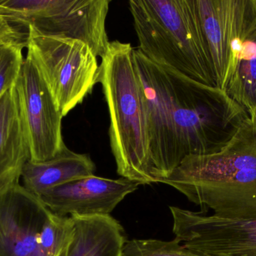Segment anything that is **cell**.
<instances>
[{
  "label": "cell",
  "mask_w": 256,
  "mask_h": 256,
  "mask_svg": "<svg viewBox=\"0 0 256 256\" xmlns=\"http://www.w3.org/2000/svg\"><path fill=\"white\" fill-rule=\"evenodd\" d=\"M159 183L210 209L214 216L256 219V124L248 119L220 151L186 156Z\"/></svg>",
  "instance_id": "obj_1"
},
{
  "label": "cell",
  "mask_w": 256,
  "mask_h": 256,
  "mask_svg": "<svg viewBox=\"0 0 256 256\" xmlns=\"http://www.w3.org/2000/svg\"><path fill=\"white\" fill-rule=\"evenodd\" d=\"M130 44L114 41L99 65L109 111L111 150L121 177L138 184L156 183L150 171L147 111Z\"/></svg>",
  "instance_id": "obj_2"
},
{
  "label": "cell",
  "mask_w": 256,
  "mask_h": 256,
  "mask_svg": "<svg viewBox=\"0 0 256 256\" xmlns=\"http://www.w3.org/2000/svg\"><path fill=\"white\" fill-rule=\"evenodd\" d=\"M140 50L150 61L216 87L194 0H130Z\"/></svg>",
  "instance_id": "obj_3"
},
{
  "label": "cell",
  "mask_w": 256,
  "mask_h": 256,
  "mask_svg": "<svg viewBox=\"0 0 256 256\" xmlns=\"http://www.w3.org/2000/svg\"><path fill=\"white\" fill-rule=\"evenodd\" d=\"M162 67L170 92L180 162L186 156L220 151L250 118L249 114L221 89Z\"/></svg>",
  "instance_id": "obj_4"
},
{
  "label": "cell",
  "mask_w": 256,
  "mask_h": 256,
  "mask_svg": "<svg viewBox=\"0 0 256 256\" xmlns=\"http://www.w3.org/2000/svg\"><path fill=\"white\" fill-rule=\"evenodd\" d=\"M27 55L40 72L63 117L81 104L96 84L99 65L87 44L28 30Z\"/></svg>",
  "instance_id": "obj_5"
},
{
  "label": "cell",
  "mask_w": 256,
  "mask_h": 256,
  "mask_svg": "<svg viewBox=\"0 0 256 256\" xmlns=\"http://www.w3.org/2000/svg\"><path fill=\"white\" fill-rule=\"evenodd\" d=\"M20 117L30 150V160L43 162L64 147L62 114L31 59H24L14 85Z\"/></svg>",
  "instance_id": "obj_6"
},
{
  "label": "cell",
  "mask_w": 256,
  "mask_h": 256,
  "mask_svg": "<svg viewBox=\"0 0 256 256\" xmlns=\"http://www.w3.org/2000/svg\"><path fill=\"white\" fill-rule=\"evenodd\" d=\"M147 111L150 171L156 183L170 175L180 162L170 92L164 68L134 49Z\"/></svg>",
  "instance_id": "obj_7"
},
{
  "label": "cell",
  "mask_w": 256,
  "mask_h": 256,
  "mask_svg": "<svg viewBox=\"0 0 256 256\" xmlns=\"http://www.w3.org/2000/svg\"><path fill=\"white\" fill-rule=\"evenodd\" d=\"M174 240L210 256H256V219L232 220L170 207Z\"/></svg>",
  "instance_id": "obj_8"
},
{
  "label": "cell",
  "mask_w": 256,
  "mask_h": 256,
  "mask_svg": "<svg viewBox=\"0 0 256 256\" xmlns=\"http://www.w3.org/2000/svg\"><path fill=\"white\" fill-rule=\"evenodd\" d=\"M109 0H44L36 16L39 35L68 38L87 44L100 59L110 42L106 21Z\"/></svg>",
  "instance_id": "obj_9"
},
{
  "label": "cell",
  "mask_w": 256,
  "mask_h": 256,
  "mask_svg": "<svg viewBox=\"0 0 256 256\" xmlns=\"http://www.w3.org/2000/svg\"><path fill=\"white\" fill-rule=\"evenodd\" d=\"M51 213L19 181L0 187V256H40V235Z\"/></svg>",
  "instance_id": "obj_10"
},
{
  "label": "cell",
  "mask_w": 256,
  "mask_h": 256,
  "mask_svg": "<svg viewBox=\"0 0 256 256\" xmlns=\"http://www.w3.org/2000/svg\"><path fill=\"white\" fill-rule=\"evenodd\" d=\"M224 91L250 114L256 108V0H232Z\"/></svg>",
  "instance_id": "obj_11"
},
{
  "label": "cell",
  "mask_w": 256,
  "mask_h": 256,
  "mask_svg": "<svg viewBox=\"0 0 256 256\" xmlns=\"http://www.w3.org/2000/svg\"><path fill=\"white\" fill-rule=\"evenodd\" d=\"M138 183L91 175L81 177L50 189L39 197L55 214L76 217L110 216Z\"/></svg>",
  "instance_id": "obj_12"
},
{
  "label": "cell",
  "mask_w": 256,
  "mask_h": 256,
  "mask_svg": "<svg viewBox=\"0 0 256 256\" xmlns=\"http://www.w3.org/2000/svg\"><path fill=\"white\" fill-rule=\"evenodd\" d=\"M30 159L14 87L0 98V187L19 181Z\"/></svg>",
  "instance_id": "obj_13"
},
{
  "label": "cell",
  "mask_w": 256,
  "mask_h": 256,
  "mask_svg": "<svg viewBox=\"0 0 256 256\" xmlns=\"http://www.w3.org/2000/svg\"><path fill=\"white\" fill-rule=\"evenodd\" d=\"M96 165L90 155L76 153L67 147L52 159L43 162L28 160L24 165L22 186L38 197L61 185L81 177L94 175Z\"/></svg>",
  "instance_id": "obj_14"
},
{
  "label": "cell",
  "mask_w": 256,
  "mask_h": 256,
  "mask_svg": "<svg viewBox=\"0 0 256 256\" xmlns=\"http://www.w3.org/2000/svg\"><path fill=\"white\" fill-rule=\"evenodd\" d=\"M216 87L224 90L230 60L232 0H194Z\"/></svg>",
  "instance_id": "obj_15"
},
{
  "label": "cell",
  "mask_w": 256,
  "mask_h": 256,
  "mask_svg": "<svg viewBox=\"0 0 256 256\" xmlns=\"http://www.w3.org/2000/svg\"><path fill=\"white\" fill-rule=\"evenodd\" d=\"M74 234L68 256H121L127 240L121 224L110 216H72Z\"/></svg>",
  "instance_id": "obj_16"
},
{
  "label": "cell",
  "mask_w": 256,
  "mask_h": 256,
  "mask_svg": "<svg viewBox=\"0 0 256 256\" xmlns=\"http://www.w3.org/2000/svg\"><path fill=\"white\" fill-rule=\"evenodd\" d=\"M74 234L72 216L51 213L40 235V256H68Z\"/></svg>",
  "instance_id": "obj_17"
},
{
  "label": "cell",
  "mask_w": 256,
  "mask_h": 256,
  "mask_svg": "<svg viewBox=\"0 0 256 256\" xmlns=\"http://www.w3.org/2000/svg\"><path fill=\"white\" fill-rule=\"evenodd\" d=\"M121 256H210L189 249L176 240L162 241L154 239L127 240Z\"/></svg>",
  "instance_id": "obj_18"
},
{
  "label": "cell",
  "mask_w": 256,
  "mask_h": 256,
  "mask_svg": "<svg viewBox=\"0 0 256 256\" xmlns=\"http://www.w3.org/2000/svg\"><path fill=\"white\" fill-rule=\"evenodd\" d=\"M26 47L7 45L0 47V98L14 87L24 61Z\"/></svg>",
  "instance_id": "obj_19"
},
{
  "label": "cell",
  "mask_w": 256,
  "mask_h": 256,
  "mask_svg": "<svg viewBox=\"0 0 256 256\" xmlns=\"http://www.w3.org/2000/svg\"><path fill=\"white\" fill-rule=\"evenodd\" d=\"M28 31L10 24L0 17V47L7 45H22L26 48Z\"/></svg>",
  "instance_id": "obj_20"
},
{
  "label": "cell",
  "mask_w": 256,
  "mask_h": 256,
  "mask_svg": "<svg viewBox=\"0 0 256 256\" xmlns=\"http://www.w3.org/2000/svg\"><path fill=\"white\" fill-rule=\"evenodd\" d=\"M250 118L256 124V108L250 114Z\"/></svg>",
  "instance_id": "obj_21"
}]
</instances>
